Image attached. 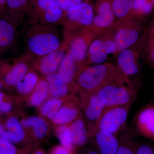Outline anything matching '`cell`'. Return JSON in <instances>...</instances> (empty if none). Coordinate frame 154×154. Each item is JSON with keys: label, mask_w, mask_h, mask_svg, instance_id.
<instances>
[{"label": "cell", "mask_w": 154, "mask_h": 154, "mask_svg": "<svg viewBox=\"0 0 154 154\" xmlns=\"http://www.w3.org/2000/svg\"><path fill=\"white\" fill-rule=\"evenodd\" d=\"M57 27L55 25H30L25 38L26 56L37 58L59 48L64 42Z\"/></svg>", "instance_id": "1"}, {"label": "cell", "mask_w": 154, "mask_h": 154, "mask_svg": "<svg viewBox=\"0 0 154 154\" xmlns=\"http://www.w3.org/2000/svg\"><path fill=\"white\" fill-rule=\"evenodd\" d=\"M128 79L118 68L107 63L84 66L78 72L76 82L79 92L94 94L107 84Z\"/></svg>", "instance_id": "2"}, {"label": "cell", "mask_w": 154, "mask_h": 154, "mask_svg": "<svg viewBox=\"0 0 154 154\" xmlns=\"http://www.w3.org/2000/svg\"><path fill=\"white\" fill-rule=\"evenodd\" d=\"M139 85H135L128 79L107 84L94 94L105 107L120 106L134 102Z\"/></svg>", "instance_id": "3"}, {"label": "cell", "mask_w": 154, "mask_h": 154, "mask_svg": "<svg viewBox=\"0 0 154 154\" xmlns=\"http://www.w3.org/2000/svg\"><path fill=\"white\" fill-rule=\"evenodd\" d=\"M64 35L66 41L86 28H90L94 22L95 12L90 3L83 2L66 12Z\"/></svg>", "instance_id": "4"}, {"label": "cell", "mask_w": 154, "mask_h": 154, "mask_svg": "<svg viewBox=\"0 0 154 154\" xmlns=\"http://www.w3.org/2000/svg\"><path fill=\"white\" fill-rule=\"evenodd\" d=\"M123 20L115 26L113 25L112 28L115 31L110 33L116 44L117 54L136 44L144 34L143 26L140 21L127 18Z\"/></svg>", "instance_id": "5"}, {"label": "cell", "mask_w": 154, "mask_h": 154, "mask_svg": "<svg viewBox=\"0 0 154 154\" xmlns=\"http://www.w3.org/2000/svg\"><path fill=\"white\" fill-rule=\"evenodd\" d=\"M132 104L105 107L97 122L98 131H104L116 135L125 124Z\"/></svg>", "instance_id": "6"}, {"label": "cell", "mask_w": 154, "mask_h": 154, "mask_svg": "<svg viewBox=\"0 0 154 154\" xmlns=\"http://www.w3.org/2000/svg\"><path fill=\"white\" fill-rule=\"evenodd\" d=\"M80 105L89 136L95 135L98 131L97 123L105 106L95 94L79 92Z\"/></svg>", "instance_id": "7"}, {"label": "cell", "mask_w": 154, "mask_h": 154, "mask_svg": "<svg viewBox=\"0 0 154 154\" xmlns=\"http://www.w3.org/2000/svg\"><path fill=\"white\" fill-rule=\"evenodd\" d=\"M144 34L138 42L137 46L135 48H129L118 53V68L126 76L137 74L140 71L139 60L143 51H146V38Z\"/></svg>", "instance_id": "8"}, {"label": "cell", "mask_w": 154, "mask_h": 154, "mask_svg": "<svg viewBox=\"0 0 154 154\" xmlns=\"http://www.w3.org/2000/svg\"><path fill=\"white\" fill-rule=\"evenodd\" d=\"M97 36L91 28H86L67 41L68 43L67 53L82 68L87 66L89 46Z\"/></svg>", "instance_id": "9"}, {"label": "cell", "mask_w": 154, "mask_h": 154, "mask_svg": "<svg viewBox=\"0 0 154 154\" xmlns=\"http://www.w3.org/2000/svg\"><path fill=\"white\" fill-rule=\"evenodd\" d=\"M36 5L39 14L29 22L30 25L62 24L63 11L56 0H36Z\"/></svg>", "instance_id": "10"}, {"label": "cell", "mask_w": 154, "mask_h": 154, "mask_svg": "<svg viewBox=\"0 0 154 154\" xmlns=\"http://www.w3.org/2000/svg\"><path fill=\"white\" fill-rule=\"evenodd\" d=\"M68 49V42H64L62 45L55 51L36 58L33 66L36 71L45 76L57 72L63 60Z\"/></svg>", "instance_id": "11"}, {"label": "cell", "mask_w": 154, "mask_h": 154, "mask_svg": "<svg viewBox=\"0 0 154 154\" xmlns=\"http://www.w3.org/2000/svg\"><path fill=\"white\" fill-rule=\"evenodd\" d=\"M82 116L79 97L72 95L64 102L51 122L56 126L69 124Z\"/></svg>", "instance_id": "12"}, {"label": "cell", "mask_w": 154, "mask_h": 154, "mask_svg": "<svg viewBox=\"0 0 154 154\" xmlns=\"http://www.w3.org/2000/svg\"><path fill=\"white\" fill-rule=\"evenodd\" d=\"M96 15L90 28L98 35L113 26L115 17L109 0H100L96 5Z\"/></svg>", "instance_id": "13"}, {"label": "cell", "mask_w": 154, "mask_h": 154, "mask_svg": "<svg viewBox=\"0 0 154 154\" xmlns=\"http://www.w3.org/2000/svg\"><path fill=\"white\" fill-rule=\"evenodd\" d=\"M134 123L139 134L154 142V102L146 104L138 111Z\"/></svg>", "instance_id": "14"}, {"label": "cell", "mask_w": 154, "mask_h": 154, "mask_svg": "<svg viewBox=\"0 0 154 154\" xmlns=\"http://www.w3.org/2000/svg\"><path fill=\"white\" fill-rule=\"evenodd\" d=\"M82 68L72 57L67 52L58 70V73L68 85L74 95L79 92L76 78L79 71Z\"/></svg>", "instance_id": "15"}, {"label": "cell", "mask_w": 154, "mask_h": 154, "mask_svg": "<svg viewBox=\"0 0 154 154\" xmlns=\"http://www.w3.org/2000/svg\"><path fill=\"white\" fill-rule=\"evenodd\" d=\"M20 122L25 131L30 133L34 140H43L48 134L49 128L47 119L41 116H27L22 119Z\"/></svg>", "instance_id": "16"}, {"label": "cell", "mask_w": 154, "mask_h": 154, "mask_svg": "<svg viewBox=\"0 0 154 154\" xmlns=\"http://www.w3.org/2000/svg\"><path fill=\"white\" fill-rule=\"evenodd\" d=\"M100 154H116L119 142L116 135L98 130L94 136Z\"/></svg>", "instance_id": "17"}, {"label": "cell", "mask_w": 154, "mask_h": 154, "mask_svg": "<svg viewBox=\"0 0 154 154\" xmlns=\"http://www.w3.org/2000/svg\"><path fill=\"white\" fill-rule=\"evenodd\" d=\"M45 79L48 85L50 97L64 98L73 94L68 85L57 72L47 75Z\"/></svg>", "instance_id": "18"}, {"label": "cell", "mask_w": 154, "mask_h": 154, "mask_svg": "<svg viewBox=\"0 0 154 154\" xmlns=\"http://www.w3.org/2000/svg\"><path fill=\"white\" fill-rule=\"evenodd\" d=\"M72 142L75 146H80L88 142L89 134L83 116L69 124Z\"/></svg>", "instance_id": "19"}, {"label": "cell", "mask_w": 154, "mask_h": 154, "mask_svg": "<svg viewBox=\"0 0 154 154\" xmlns=\"http://www.w3.org/2000/svg\"><path fill=\"white\" fill-rule=\"evenodd\" d=\"M30 58L25 56L23 60L17 63L6 74L5 82L9 86L16 87L30 69L28 63Z\"/></svg>", "instance_id": "20"}, {"label": "cell", "mask_w": 154, "mask_h": 154, "mask_svg": "<svg viewBox=\"0 0 154 154\" xmlns=\"http://www.w3.org/2000/svg\"><path fill=\"white\" fill-rule=\"evenodd\" d=\"M49 96V89L46 80L45 78L40 79L28 97V105L30 107H39L48 99Z\"/></svg>", "instance_id": "21"}, {"label": "cell", "mask_w": 154, "mask_h": 154, "mask_svg": "<svg viewBox=\"0 0 154 154\" xmlns=\"http://www.w3.org/2000/svg\"><path fill=\"white\" fill-rule=\"evenodd\" d=\"M40 79L36 71L30 69L22 81L16 86L17 92L23 97H29Z\"/></svg>", "instance_id": "22"}, {"label": "cell", "mask_w": 154, "mask_h": 154, "mask_svg": "<svg viewBox=\"0 0 154 154\" xmlns=\"http://www.w3.org/2000/svg\"><path fill=\"white\" fill-rule=\"evenodd\" d=\"M71 95L64 98H56L51 97L48 98L39 107L40 116L46 119L52 121L64 102Z\"/></svg>", "instance_id": "23"}, {"label": "cell", "mask_w": 154, "mask_h": 154, "mask_svg": "<svg viewBox=\"0 0 154 154\" xmlns=\"http://www.w3.org/2000/svg\"><path fill=\"white\" fill-rule=\"evenodd\" d=\"M6 128L8 132L10 142L13 143L24 142L26 137V132L18 119L10 117L6 122Z\"/></svg>", "instance_id": "24"}, {"label": "cell", "mask_w": 154, "mask_h": 154, "mask_svg": "<svg viewBox=\"0 0 154 154\" xmlns=\"http://www.w3.org/2000/svg\"><path fill=\"white\" fill-rule=\"evenodd\" d=\"M16 36V30L12 24L0 20V47L5 48L12 44Z\"/></svg>", "instance_id": "25"}, {"label": "cell", "mask_w": 154, "mask_h": 154, "mask_svg": "<svg viewBox=\"0 0 154 154\" xmlns=\"http://www.w3.org/2000/svg\"><path fill=\"white\" fill-rule=\"evenodd\" d=\"M134 0H113L111 3L115 18L123 19L132 12Z\"/></svg>", "instance_id": "26"}, {"label": "cell", "mask_w": 154, "mask_h": 154, "mask_svg": "<svg viewBox=\"0 0 154 154\" xmlns=\"http://www.w3.org/2000/svg\"><path fill=\"white\" fill-rule=\"evenodd\" d=\"M55 133L61 145L72 152H73L75 146L72 142L69 130V124L57 126Z\"/></svg>", "instance_id": "27"}, {"label": "cell", "mask_w": 154, "mask_h": 154, "mask_svg": "<svg viewBox=\"0 0 154 154\" xmlns=\"http://www.w3.org/2000/svg\"><path fill=\"white\" fill-rule=\"evenodd\" d=\"M153 7L150 0H134L132 12L137 16L147 15L152 11Z\"/></svg>", "instance_id": "28"}, {"label": "cell", "mask_w": 154, "mask_h": 154, "mask_svg": "<svg viewBox=\"0 0 154 154\" xmlns=\"http://www.w3.org/2000/svg\"><path fill=\"white\" fill-rule=\"evenodd\" d=\"M119 142V145L116 154H136L137 145L132 139L127 138L126 137L122 139Z\"/></svg>", "instance_id": "29"}, {"label": "cell", "mask_w": 154, "mask_h": 154, "mask_svg": "<svg viewBox=\"0 0 154 154\" xmlns=\"http://www.w3.org/2000/svg\"><path fill=\"white\" fill-rule=\"evenodd\" d=\"M0 154H18V151L13 143L0 138Z\"/></svg>", "instance_id": "30"}, {"label": "cell", "mask_w": 154, "mask_h": 154, "mask_svg": "<svg viewBox=\"0 0 154 154\" xmlns=\"http://www.w3.org/2000/svg\"><path fill=\"white\" fill-rule=\"evenodd\" d=\"M146 38V50L154 47V19L149 29L145 32Z\"/></svg>", "instance_id": "31"}, {"label": "cell", "mask_w": 154, "mask_h": 154, "mask_svg": "<svg viewBox=\"0 0 154 154\" xmlns=\"http://www.w3.org/2000/svg\"><path fill=\"white\" fill-rule=\"evenodd\" d=\"M63 11H66L74 6L84 2V0H56Z\"/></svg>", "instance_id": "32"}, {"label": "cell", "mask_w": 154, "mask_h": 154, "mask_svg": "<svg viewBox=\"0 0 154 154\" xmlns=\"http://www.w3.org/2000/svg\"><path fill=\"white\" fill-rule=\"evenodd\" d=\"M136 154H154V146L148 143L137 145Z\"/></svg>", "instance_id": "33"}, {"label": "cell", "mask_w": 154, "mask_h": 154, "mask_svg": "<svg viewBox=\"0 0 154 154\" xmlns=\"http://www.w3.org/2000/svg\"><path fill=\"white\" fill-rule=\"evenodd\" d=\"M5 95L0 93V112L7 113L12 110L13 107L11 103L4 101Z\"/></svg>", "instance_id": "34"}, {"label": "cell", "mask_w": 154, "mask_h": 154, "mask_svg": "<svg viewBox=\"0 0 154 154\" xmlns=\"http://www.w3.org/2000/svg\"><path fill=\"white\" fill-rule=\"evenodd\" d=\"M28 0H7L8 5L12 9H17L24 7Z\"/></svg>", "instance_id": "35"}, {"label": "cell", "mask_w": 154, "mask_h": 154, "mask_svg": "<svg viewBox=\"0 0 154 154\" xmlns=\"http://www.w3.org/2000/svg\"><path fill=\"white\" fill-rule=\"evenodd\" d=\"M50 154H72V152L61 145L54 147Z\"/></svg>", "instance_id": "36"}, {"label": "cell", "mask_w": 154, "mask_h": 154, "mask_svg": "<svg viewBox=\"0 0 154 154\" xmlns=\"http://www.w3.org/2000/svg\"><path fill=\"white\" fill-rule=\"evenodd\" d=\"M147 62L150 66L154 69V47L146 50Z\"/></svg>", "instance_id": "37"}, {"label": "cell", "mask_w": 154, "mask_h": 154, "mask_svg": "<svg viewBox=\"0 0 154 154\" xmlns=\"http://www.w3.org/2000/svg\"><path fill=\"white\" fill-rule=\"evenodd\" d=\"M33 154H46L41 149H38L34 152Z\"/></svg>", "instance_id": "38"}, {"label": "cell", "mask_w": 154, "mask_h": 154, "mask_svg": "<svg viewBox=\"0 0 154 154\" xmlns=\"http://www.w3.org/2000/svg\"><path fill=\"white\" fill-rule=\"evenodd\" d=\"M5 130V126L3 125L0 124V134Z\"/></svg>", "instance_id": "39"}, {"label": "cell", "mask_w": 154, "mask_h": 154, "mask_svg": "<svg viewBox=\"0 0 154 154\" xmlns=\"http://www.w3.org/2000/svg\"><path fill=\"white\" fill-rule=\"evenodd\" d=\"M85 154H100L99 153L95 151H91L90 152H88L87 153Z\"/></svg>", "instance_id": "40"}, {"label": "cell", "mask_w": 154, "mask_h": 154, "mask_svg": "<svg viewBox=\"0 0 154 154\" xmlns=\"http://www.w3.org/2000/svg\"><path fill=\"white\" fill-rule=\"evenodd\" d=\"M7 0H0V5H3L5 2Z\"/></svg>", "instance_id": "41"}, {"label": "cell", "mask_w": 154, "mask_h": 154, "mask_svg": "<svg viewBox=\"0 0 154 154\" xmlns=\"http://www.w3.org/2000/svg\"><path fill=\"white\" fill-rule=\"evenodd\" d=\"M152 4L154 6V0H150Z\"/></svg>", "instance_id": "42"}, {"label": "cell", "mask_w": 154, "mask_h": 154, "mask_svg": "<svg viewBox=\"0 0 154 154\" xmlns=\"http://www.w3.org/2000/svg\"><path fill=\"white\" fill-rule=\"evenodd\" d=\"M2 83H1V82H0V89H1V88H2Z\"/></svg>", "instance_id": "43"}, {"label": "cell", "mask_w": 154, "mask_h": 154, "mask_svg": "<svg viewBox=\"0 0 154 154\" xmlns=\"http://www.w3.org/2000/svg\"><path fill=\"white\" fill-rule=\"evenodd\" d=\"M23 154H25V153H23Z\"/></svg>", "instance_id": "44"}, {"label": "cell", "mask_w": 154, "mask_h": 154, "mask_svg": "<svg viewBox=\"0 0 154 154\" xmlns=\"http://www.w3.org/2000/svg\"></svg>", "instance_id": "45"}]
</instances>
